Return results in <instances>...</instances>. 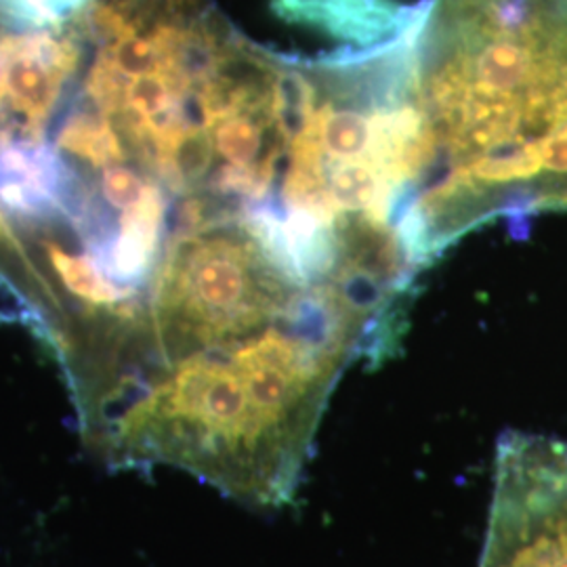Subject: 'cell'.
<instances>
[{
    "label": "cell",
    "instance_id": "4",
    "mask_svg": "<svg viewBox=\"0 0 567 567\" xmlns=\"http://www.w3.org/2000/svg\"><path fill=\"white\" fill-rule=\"evenodd\" d=\"M61 150L95 166L122 163V147L114 126L93 114H74L58 137Z\"/></svg>",
    "mask_w": 567,
    "mask_h": 567
},
{
    "label": "cell",
    "instance_id": "3",
    "mask_svg": "<svg viewBox=\"0 0 567 567\" xmlns=\"http://www.w3.org/2000/svg\"><path fill=\"white\" fill-rule=\"evenodd\" d=\"M166 221V198L156 183L150 185L142 203L121 217L116 236H102L93 246L95 264L103 276L122 288L135 290L150 276Z\"/></svg>",
    "mask_w": 567,
    "mask_h": 567
},
{
    "label": "cell",
    "instance_id": "5",
    "mask_svg": "<svg viewBox=\"0 0 567 567\" xmlns=\"http://www.w3.org/2000/svg\"><path fill=\"white\" fill-rule=\"evenodd\" d=\"M150 185L152 183L143 182L135 171L126 166H107L102 173L100 189L105 203L124 213L142 203Z\"/></svg>",
    "mask_w": 567,
    "mask_h": 567
},
{
    "label": "cell",
    "instance_id": "1",
    "mask_svg": "<svg viewBox=\"0 0 567 567\" xmlns=\"http://www.w3.org/2000/svg\"><path fill=\"white\" fill-rule=\"evenodd\" d=\"M362 355L360 326L313 305L158 370L91 452L116 471L175 466L248 507H282L332 389Z\"/></svg>",
    "mask_w": 567,
    "mask_h": 567
},
{
    "label": "cell",
    "instance_id": "2",
    "mask_svg": "<svg viewBox=\"0 0 567 567\" xmlns=\"http://www.w3.org/2000/svg\"><path fill=\"white\" fill-rule=\"evenodd\" d=\"M480 567H567V446L505 435Z\"/></svg>",
    "mask_w": 567,
    "mask_h": 567
},
{
    "label": "cell",
    "instance_id": "6",
    "mask_svg": "<svg viewBox=\"0 0 567 567\" xmlns=\"http://www.w3.org/2000/svg\"><path fill=\"white\" fill-rule=\"evenodd\" d=\"M4 91H7V58H4V51L0 44V102H2Z\"/></svg>",
    "mask_w": 567,
    "mask_h": 567
}]
</instances>
